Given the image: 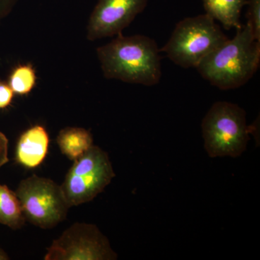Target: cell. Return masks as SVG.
Returning <instances> with one entry per match:
<instances>
[{
	"label": "cell",
	"instance_id": "cell-1",
	"mask_svg": "<svg viewBox=\"0 0 260 260\" xmlns=\"http://www.w3.org/2000/svg\"><path fill=\"white\" fill-rule=\"evenodd\" d=\"M104 77L128 83L153 86L161 78L160 51L155 40L143 35L124 37L97 49Z\"/></svg>",
	"mask_w": 260,
	"mask_h": 260
},
{
	"label": "cell",
	"instance_id": "cell-2",
	"mask_svg": "<svg viewBox=\"0 0 260 260\" xmlns=\"http://www.w3.org/2000/svg\"><path fill=\"white\" fill-rule=\"evenodd\" d=\"M260 42L253 36L247 23L237 29L196 67L200 75L220 90L236 89L245 85L259 68Z\"/></svg>",
	"mask_w": 260,
	"mask_h": 260
},
{
	"label": "cell",
	"instance_id": "cell-3",
	"mask_svg": "<svg viewBox=\"0 0 260 260\" xmlns=\"http://www.w3.org/2000/svg\"><path fill=\"white\" fill-rule=\"evenodd\" d=\"M205 151L210 158H238L246 150L254 126H248L246 113L239 105L218 102L202 121Z\"/></svg>",
	"mask_w": 260,
	"mask_h": 260
},
{
	"label": "cell",
	"instance_id": "cell-4",
	"mask_svg": "<svg viewBox=\"0 0 260 260\" xmlns=\"http://www.w3.org/2000/svg\"><path fill=\"white\" fill-rule=\"evenodd\" d=\"M228 39L215 20L205 13L179 21L160 51L181 68H196Z\"/></svg>",
	"mask_w": 260,
	"mask_h": 260
},
{
	"label": "cell",
	"instance_id": "cell-5",
	"mask_svg": "<svg viewBox=\"0 0 260 260\" xmlns=\"http://www.w3.org/2000/svg\"><path fill=\"white\" fill-rule=\"evenodd\" d=\"M115 177L109 154L93 145L73 161L61 184L70 208L89 203L104 191Z\"/></svg>",
	"mask_w": 260,
	"mask_h": 260
},
{
	"label": "cell",
	"instance_id": "cell-6",
	"mask_svg": "<svg viewBox=\"0 0 260 260\" xmlns=\"http://www.w3.org/2000/svg\"><path fill=\"white\" fill-rule=\"evenodd\" d=\"M25 220L42 229H51L64 220L70 207L61 186L49 178L30 176L15 191Z\"/></svg>",
	"mask_w": 260,
	"mask_h": 260
},
{
	"label": "cell",
	"instance_id": "cell-7",
	"mask_svg": "<svg viewBox=\"0 0 260 260\" xmlns=\"http://www.w3.org/2000/svg\"><path fill=\"white\" fill-rule=\"evenodd\" d=\"M108 238L96 225L73 223L53 241L44 256L45 260H115Z\"/></svg>",
	"mask_w": 260,
	"mask_h": 260
},
{
	"label": "cell",
	"instance_id": "cell-8",
	"mask_svg": "<svg viewBox=\"0 0 260 260\" xmlns=\"http://www.w3.org/2000/svg\"><path fill=\"white\" fill-rule=\"evenodd\" d=\"M148 3V0H99L89 18L87 39L92 42L121 34Z\"/></svg>",
	"mask_w": 260,
	"mask_h": 260
},
{
	"label": "cell",
	"instance_id": "cell-9",
	"mask_svg": "<svg viewBox=\"0 0 260 260\" xmlns=\"http://www.w3.org/2000/svg\"><path fill=\"white\" fill-rule=\"evenodd\" d=\"M49 136L42 125L29 128L20 135L15 149V160L27 169H34L44 162L49 151Z\"/></svg>",
	"mask_w": 260,
	"mask_h": 260
},
{
	"label": "cell",
	"instance_id": "cell-10",
	"mask_svg": "<svg viewBox=\"0 0 260 260\" xmlns=\"http://www.w3.org/2000/svg\"><path fill=\"white\" fill-rule=\"evenodd\" d=\"M59 150L72 161L81 157L93 145V138L89 130L68 126L61 129L56 138Z\"/></svg>",
	"mask_w": 260,
	"mask_h": 260
},
{
	"label": "cell",
	"instance_id": "cell-11",
	"mask_svg": "<svg viewBox=\"0 0 260 260\" xmlns=\"http://www.w3.org/2000/svg\"><path fill=\"white\" fill-rule=\"evenodd\" d=\"M247 0H203L206 14L218 20L226 30L242 27L241 14Z\"/></svg>",
	"mask_w": 260,
	"mask_h": 260
},
{
	"label": "cell",
	"instance_id": "cell-12",
	"mask_svg": "<svg viewBox=\"0 0 260 260\" xmlns=\"http://www.w3.org/2000/svg\"><path fill=\"white\" fill-rule=\"evenodd\" d=\"M25 220L15 191L0 184V224L18 230L25 225Z\"/></svg>",
	"mask_w": 260,
	"mask_h": 260
},
{
	"label": "cell",
	"instance_id": "cell-13",
	"mask_svg": "<svg viewBox=\"0 0 260 260\" xmlns=\"http://www.w3.org/2000/svg\"><path fill=\"white\" fill-rule=\"evenodd\" d=\"M37 80V73L31 64H19L10 73L8 85L15 94L25 95L32 91Z\"/></svg>",
	"mask_w": 260,
	"mask_h": 260
},
{
	"label": "cell",
	"instance_id": "cell-14",
	"mask_svg": "<svg viewBox=\"0 0 260 260\" xmlns=\"http://www.w3.org/2000/svg\"><path fill=\"white\" fill-rule=\"evenodd\" d=\"M247 23L254 39L260 42V0H247Z\"/></svg>",
	"mask_w": 260,
	"mask_h": 260
},
{
	"label": "cell",
	"instance_id": "cell-15",
	"mask_svg": "<svg viewBox=\"0 0 260 260\" xmlns=\"http://www.w3.org/2000/svg\"><path fill=\"white\" fill-rule=\"evenodd\" d=\"M15 93L8 83L0 80V110L7 109L11 105Z\"/></svg>",
	"mask_w": 260,
	"mask_h": 260
},
{
	"label": "cell",
	"instance_id": "cell-16",
	"mask_svg": "<svg viewBox=\"0 0 260 260\" xmlns=\"http://www.w3.org/2000/svg\"><path fill=\"white\" fill-rule=\"evenodd\" d=\"M8 144L9 141L6 135L0 131V169L9 161Z\"/></svg>",
	"mask_w": 260,
	"mask_h": 260
},
{
	"label": "cell",
	"instance_id": "cell-17",
	"mask_svg": "<svg viewBox=\"0 0 260 260\" xmlns=\"http://www.w3.org/2000/svg\"><path fill=\"white\" fill-rule=\"evenodd\" d=\"M19 0H0V22L9 14Z\"/></svg>",
	"mask_w": 260,
	"mask_h": 260
},
{
	"label": "cell",
	"instance_id": "cell-18",
	"mask_svg": "<svg viewBox=\"0 0 260 260\" xmlns=\"http://www.w3.org/2000/svg\"><path fill=\"white\" fill-rule=\"evenodd\" d=\"M10 259L9 256L3 249L0 248V260H8Z\"/></svg>",
	"mask_w": 260,
	"mask_h": 260
}]
</instances>
